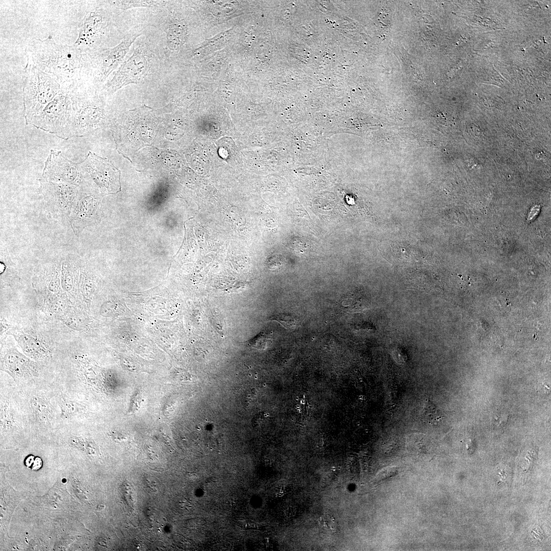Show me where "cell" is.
I'll use <instances>...</instances> for the list:
<instances>
[{"instance_id": "12", "label": "cell", "mask_w": 551, "mask_h": 551, "mask_svg": "<svg viewBox=\"0 0 551 551\" xmlns=\"http://www.w3.org/2000/svg\"><path fill=\"white\" fill-rule=\"evenodd\" d=\"M4 365L6 371L18 377L30 376L36 372L34 363L14 349L5 355Z\"/></svg>"}, {"instance_id": "6", "label": "cell", "mask_w": 551, "mask_h": 551, "mask_svg": "<svg viewBox=\"0 0 551 551\" xmlns=\"http://www.w3.org/2000/svg\"><path fill=\"white\" fill-rule=\"evenodd\" d=\"M79 165L82 184L91 186L103 194H114L120 191V171L108 159L89 151Z\"/></svg>"}, {"instance_id": "19", "label": "cell", "mask_w": 551, "mask_h": 551, "mask_svg": "<svg viewBox=\"0 0 551 551\" xmlns=\"http://www.w3.org/2000/svg\"><path fill=\"white\" fill-rule=\"evenodd\" d=\"M85 320L80 314H73L64 320L65 324L70 329L80 331L84 327Z\"/></svg>"}, {"instance_id": "16", "label": "cell", "mask_w": 551, "mask_h": 551, "mask_svg": "<svg viewBox=\"0 0 551 551\" xmlns=\"http://www.w3.org/2000/svg\"><path fill=\"white\" fill-rule=\"evenodd\" d=\"M421 416L424 420L430 423H435L443 417L441 412L431 402L427 400L422 408Z\"/></svg>"}, {"instance_id": "5", "label": "cell", "mask_w": 551, "mask_h": 551, "mask_svg": "<svg viewBox=\"0 0 551 551\" xmlns=\"http://www.w3.org/2000/svg\"><path fill=\"white\" fill-rule=\"evenodd\" d=\"M73 121L71 137H82L96 128L105 117L104 103L82 81L72 88Z\"/></svg>"}, {"instance_id": "2", "label": "cell", "mask_w": 551, "mask_h": 551, "mask_svg": "<svg viewBox=\"0 0 551 551\" xmlns=\"http://www.w3.org/2000/svg\"><path fill=\"white\" fill-rule=\"evenodd\" d=\"M23 88V115L25 123L38 114L57 95L60 85L49 74L42 71L26 55Z\"/></svg>"}, {"instance_id": "13", "label": "cell", "mask_w": 551, "mask_h": 551, "mask_svg": "<svg viewBox=\"0 0 551 551\" xmlns=\"http://www.w3.org/2000/svg\"><path fill=\"white\" fill-rule=\"evenodd\" d=\"M78 257L73 255L64 257L61 262V282L64 291L70 292L78 282L79 266Z\"/></svg>"}, {"instance_id": "18", "label": "cell", "mask_w": 551, "mask_h": 551, "mask_svg": "<svg viewBox=\"0 0 551 551\" xmlns=\"http://www.w3.org/2000/svg\"><path fill=\"white\" fill-rule=\"evenodd\" d=\"M271 335L262 332L248 341V344L256 348H265L271 342Z\"/></svg>"}, {"instance_id": "1", "label": "cell", "mask_w": 551, "mask_h": 551, "mask_svg": "<svg viewBox=\"0 0 551 551\" xmlns=\"http://www.w3.org/2000/svg\"><path fill=\"white\" fill-rule=\"evenodd\" d=\"M26 54L37 68L53 77L60 86L81 81L82 53L73 44L57 43L49 35L44 40L33 39Z\"/></svg>"}, {"instance_id": "11", "label": "cell", "mask_w": 551, "mask_h": 551, "mask_svg": "<svg viewBox=\"0 0 551 551\" xmlns=\"http://www.w3.org/2000/svg\"><path fill=\"white\" fill-rule=\"evenodd\" d=\"M107 24L100 9L88 11L83 20L79 36L73 45L82 54L92 51L102 36L105 34Z\"/></svg>"}, {"instance_id": "9", "label": "cell", "mask_w": 551, "mask_h": 551, "mask_svg": "<svg viewBox=\"0 0 551 551\" xmlns=\"http://www.w3.org/2000/svg\"><path fill=\"white\" fill-rule=\"evenodd\" d=\"M42 178L77 186H80L83 183L79 163L69 160L61 151L54 149H51L44 162Z\"/></svg>"}, {"instance_id": "7", "label": "cell", "mask_w": 551, "mask_h": 551, "mask_svg": "<svg viewBox=\"0 0 551 551\" xmlns=\"http://www.w3.org/2000/svg\"><path fill=\"white\" fill-rule=\"evenodd\" d=\"M39 190L51 215L59 220H69L79 187L65 183L39 179Z\"/></svg>"}, {"instance_id": "17", "label": "cell", "mask_w": 551, "mask_h": 551, "mask_svg": "<svg viewBox=\"0 0 551 551\" xmlns=\"http://www.w3.org/2000/svg\"><path fill=\"white\" fill-rule=\"evenodd\" d=\"M110 4L116 5L122 9H128L138 7H158L163 3L159 1H111Z\"/></svg>"}, {"instance_id": "8", "label": "cell", "mask_w": 551, "mask_h": 551, "mask_svg": "<svg viewBox=\"0 0 551 551\" xmlns=\"http://www.w3.org/2000/svg\"><path fill=\"white\" fill-rule=\"evenodd\" d=\"M148 70L147 60L142 51L136 49L110 76L102 91L105 95L114 94L123 86L144 80Z\"/></svg>"}, {"instance_id": "22", "label": "cell", "mask_w": 551, "mask_h": 551, "mask_svg": "<svg viewBox=\"0 0 551 551\" xmlns=\"http://www.w3.org/2000/svg\"><path fill=\"white\" fill-rule=\"evenodd\" d=\"M67 303L63 298H57L51 305L52 311L56 314L63 313L67 308Z\"/></svg>"}, {"instance_id": "23", "label": "cell", "mask_w": 551, "mask_h": 551, "mask_svg": "<svg viewBox=\"0 0 551 551\" xmlns=\"http://www.w3.org/2000/svg\"><path fill=\"white\" fill-rule=\"evenodd\" d=\"M32 458V456H30L28 458L26 461V464L28 467H30L32 463H33V465L31 466V468L33 470H38L42 466V461L39 458H36L35 461H33V459Z\"/></svg>"}, {"instance_id": "4", "label": "cell", "mask_w": 551, "mask_h": 551, "mask_svg": "<svg viewBox=\"0 0 551 551\" xmlns=\"http://www.w3.org/2000/svg\"><path fill=\"white\" fill-rule=\"evenodd\" d=\"M137 35L126 37L113 48H102L82 54L81 81L103 84L123 62V60Z\"/></svg>"}, {"instance_id": "3", "label": "cell", "mask_w": 551, "mask_h": 551, "mask_svg": "<svg viewBox=\"0 0 551 551\" xmlns=\"http://www.w3.org/2000/svg\"><path fill=\"white\" fill-rule=\"evenodd\" d=\"M74 85L64 84L54 98L26 125H31L64 140L71 138L73 109L71 91Z\"/></svg>"}, {"instance_id": "24", "label": "cell", "mask_w": 551, "mask_h": 551, "mask_svg": "<svg viewBox=\"0 0 551 551\" xmlns=\"http://www.w3.org/2000/svg\"><path fill=\"white\" fill-rule=\"evenodd\" d=\"M294 510H293L291 508H290V511H289V509H288L287 511H286V515L289 517V516L294 515Z\"/></svg>"}, {"instance_id": "14", "label": "cell", "mask_w": 551, "mask_h": 551, "mask_svg": "<svg viewBox=\"0 0 551 551\" xmlns=\"http://www.w3.org/2000/svg\"><path fill=\"white\" fill-rule=\"evenodd\" d=\"M15 338L23 352L32 358H43L49 353L46 345L29 334H18Z\"/></svg>"}, {"instance_id": "15", "label": "cell", "mask_w": 551, "mask_h": 551, "mask_svg": "<svg viewBox=\"0 0 551 551\" xmlns=\"http://www.w3.org/2000/svg\"><path fill=\"white\" fill-rule=\"evenodd\" d=\"M165 33L168 48L171 50H176L185 41L186 29L182 21L171 20L165 28Z\"/></svg>"}, {"instance_id": "21", "label": "cell", "mask_w": 551, "mask_h": 551, "mask_svg": "<svg viewBox=\"0 0 551 551\" xmlns=\"http://www.w3.org/2000/svg\"><path fill=\"white\" fill-rule=\"evenodd\" d=\"M319 525L324 529L335 532L337 529V524L335 519L330 515L324 514L318 519Z\"/></svg>"}, {"instance_id": "20", "label": "cell", "mask_w": 551, "mask_h": 551, "mask_svg": "<svg viewBox=\"0 0 551 551\" xmlns=\"http://www.w3.org/2000/svg\"><path fill=\"white\" fill-rule=\"evenodd\" d=\"M270 319L279 322L283 326L288 329H294L296 327L295 319L292 315L288 314H279L273 316Z\"/></svg>"}, {"instance_id": "10", "label": "cell", "mask_w": 551, "mask_h": 551, "mask_svg": "<svg viewBox=\"0 0 551 551\" xmlns=\"http://www.w3.org/2000/svg\"><path fill=\"white\" fill-rule=\"evenodd\" d=\"M98 204L97 198L88 191L86 186L82 184L68 220L76 235L95 221Z\"/></svg>"}]
</instances>
